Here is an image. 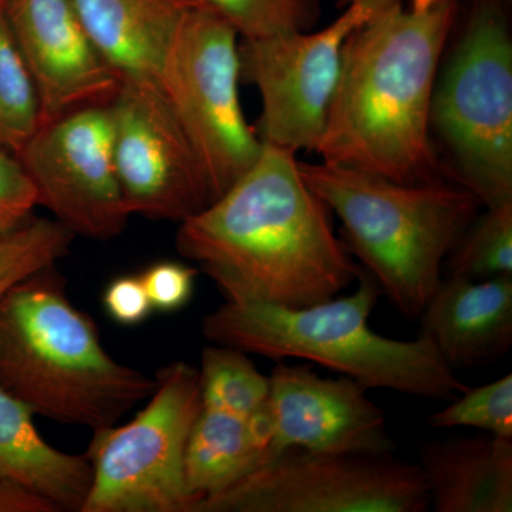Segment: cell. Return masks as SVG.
<instances>
[{
	"instance_id": "obj_1",
	"label": "cell",
	"mask_w": 512,
	"mask_h": 512,
	"mask_svg": "<svg viewBox=\"0 0 512 512\" xmlns=\"http://www.w3.org/2000/svg\"><path fill=\"white\" fill-rule=\"evenodd\" d=\"M175 245L232 302L305 308L360 272L295 153L266 143L224 194L180 222Z\"/></svg>"
},
{
	"instance_id": "obj_2",
	"label": "cell",
	"mask_w": 512,
	"mask_h": 512,
	"mask_svg": "<svg viewBox=\"0 0 512 512\" xmlns=\"http://www.w3.org/2000/svg\"><path fill=\"white\" fill-rule=\"evenodd\" d=\"M458 3L377 13L346 40L315 153L403 184L440 181L429 136L440 57Z\"/></svg>"
},
{
	"instance_id": "obj_3",
	"label": "cell",
	"mask_w": 512,
	"mask_h": 512,
	"mask_svg": "<svg viewBox=\"0 0 512 512\" xmlns=\"http://www.w3.org/2000/svg\"><path fill=\"white\" fill-rule=\"evenodd\" d=\"M53 268L0 301V387L45 419L93 431L113 426L151 396L156 379L106 352Z\"/></svg>"
},
{
	"instance_id": "obj_4",
	"label": "cell",
	"mask_w": 512,
	"mask_h": 512,
	"mask_svg": "<svg viewBox=\"0 0 512 512\" xmlns=\"http://www.w3.org/2000/svg\"><path fill=\"white\" fill-rule=\"evenodd\" d=\"M355 292L343 298L284 308L254 302L222 303L202 320L205 339L281 360H308L369 389L453 400L467 389L429 339L396 340L373 332L369 319L379 285L360 269Z\"/></svg>"
},
{
	"instance_id": "obj_5",
	"label": "cell",
	"mask_w": 512,
	"mask_h": 512,
	"mask_svg": "<svg viewBox=\"0 0 512 512\" xmlns=\"http://www.w3.org/2000/svg\"><path fill=\"white\" fill-rule=\"evenodd\" d=\"M306 185L338 215L350 254L406 318H419L439 288L441 266L476 218L463 185L403 184L355 168L299 163Z\"/></svg>"
},
{
	"instance_id": "obj_6",
	"label": "cell",
	"mask_w": 512,
	"mask_h": 512,
	"mask_svg": "<svg viewBox=\"0 0 512 512\" xmlns=\"http://www.w3.org/2000/svg\"><path fill=\"white\" fill-rule=\"evenodd\" d=\"M505 0H476L431 101L430 126L485 207L512 202V42Z\"/></svg>"
},
{
	"instance_id": "obj_7",
	"label": "cell",
	"mask_w": 512,
	"mask_h": 512,
	"mask_svg": "<svg viewBox=\"0 0 512 512\" xmlns=\"http://www.w3.org/2000/svg\"><path fill=\"white\" fill-rule=\"evenodd\" d=\"M238 32L205 5L188 10L165 52L157 82L201 165L211 202L261 154L239 101Z\"/></svg>"
},
{
	"instance_id": "obj_8",
	"label": "cell",
	"mask_w": 512,
	"mask_h": 512,
	"mask_svg": "<svg viewBox=\"0 0 512 512\" xmlns=\"http://www.w3.org/2000/svg\"><path fill=\"white\" fill-rule=\"evenodd\" d=\"M150 402L124 426L93 431L92 487L80 512H190L185 450L202 409L200 372L185 362L158 370Z\"/></svg>"
},
{
	"instance_id": "obj_9",
	"label": "cell",
	"mask_w": 512,
	"mask_h": 512,
	"mask_svg": "<svg viewBox=\"0 0 512 512\" xmlns=\"http://www.w3.org/2000/svg\"><path fill=\"white\" fill-rule=\"evenodd\" d=\"M420 466L392 454H328L289 448L191 512H424Z\"/></svg>"
},
{
	"instance_id": "obj_10",
	"label": "cell",
	"mask_w": 512,
	"mask_h": 512,
	"mask_svg": "<svg viewBox=\"0 0 512 512\" xmlns=\"http://www.w3.org/2000/svg\"><path fill=\"white\" fill-rule=\"evenodd\" d=\"M345 12L318 32L285 33L244 40L241 76L261 94L258 137L292 151H316L338 84L346 40L387 9L384 0H340Z\"/></svg>"
},
{
	"instance_id": "obj_11",
	"label": "cell",
	"mask_w": 512,
	"mask_h": 512,
	"mask_svg": "<svg viewBox=\"0 0 512 512\" xmlns=\"http://www.w3.org/2000/svg\"><path fill=\"white\" fill-rule=\"evenodd\" d=\"M18 158L37 204L76 237L116 238L131 217L113 154L110 106L72 111L37 128Z\"/></svg>"
},
{
	"instance_id": "obj_12",
	"label": "cell",
	"mask_w": 512,
	"mask_h": 512,
	"mask_svg": "<svg viewBox=\"0 0 512 512\" xmlns=\"http://www.w3.org/2000/svg\"><path fill=\"white\" fill-rule=\"evenodd\" d=\"M113 154L130 215L181 222L211 204L201 165L157 80H120Z\"/></svg>"
},
{
	"instance_id": "obj_13",
	"label": "cell",
	"mask_w": 512,
	"mask_h": 512,
	"mask_svg": "<svg viewBox=\"0 0 512 512\" xmlns=\"http://www.w3.org/2000/svg\"><path fill=\"white\" fill-rule=\"evenodd\" d=\"M363 384L348 376L323 379L311 367L282 362L269 376L266 412L269 460L289 448L328 454H392L384 412Z\"/></svg>"
},
{
	"instance_id": "obj_14",
	"label": "cell",
	"mask_w": 512,
	"mask_h": 512,
	"mask_svg": "<svg viewBox=\"0 0 512 512\" xmlns=\"http://www.w3.org/2000/svg\"><path fill=\"white\" fill-rule=\"evenodd\" d=\"M3 12L35 84L42 124L111 103L119 74L94 46L72 0H6Z\"/></svg>"
},
{
	"instance_id": "obj_15",
	"label": "cell",
	"mask_w": 512,
	"mask_h": 512,
	"mask_svg": "<svg viewBox=\"0 0 512 512\" xmlns=\"http://www.w3.org/2000/svg\"><path fill=\"white\" fill-rule=\"evenodd\" d=\"M421 318V335L453 369L494 362L512 345V275H450Z\"/></svg>"
},
{
	"instance_id": "obj_16",
	"label": "cell",
	"mask_w": 512,
	"mask_h": 512,
	"mask_svg": "<svg viewBox=\"0 0 512 512\" xmlns=\"http://www.w3.org/2000/svg\"><path fill=\"white\" fill-rule=\"evenodd\" d=\"M90 39L120 80H157L165 52L200 0H72Z\"/></svg>"
},
{
	"instance_id": "obj_17",
	"label": "cell",
	"mask_w": 512,
	"mask_h": 512,
	"mask_svg": "<svg viewBox=\"0 0 512 512\" xmlns=\"http://www.w3.org/2000/svg\"><path fill=\"white\" fill-rule=\"evenodd\" d=\"M421 471L437 512H511L512 440L433 441L421 450Z\"/></svg>"
},
{
	"instance_id": "obj_18",
	"label": "cell",
	"mask_w": 512,
	"mask_h": 512,
	"mask_svg": "<svg viewBox=\"0 0 512 512\" xmlns=\"http://www.w3.org/2000/svg\"><path fill=\"white\" fill-rule=\"evenodd\" d=\"M33 416L26 404L0 387V480L42 495L60 511H82L92 487L89 460L50 446Z\"/></svg>"
},
{
	"instance_id": "obj_19",
	"label": "cell",
	"mask_w": 512,
	"mask_h": 512,
	"mask_svg": "<svg viewBox=\"0 0 512 512\" xmlns=\"http://www.w3.org/2000/svg\"><path fill=\"white\" fill-rule=\"evenodd\" d=\"M271 443L266 406L248 417L202 407L185 450V480L194 504L266 463Z\"/></svg>"
},
{
	"instance_id": "obj_20",
	"label": "cell",
	"mask_w": 512,
	"mask_h": 512,
	"mask_svg": "<svg viewBox=\"0 0 512 512\" xmlns=\"http://www.w3.org/2000/svg\"><path fill=\"white\" fill-rule=\"evenodd\" d=\"M201 400L204 409L252 416L269 397V376L262 375L242 350L207 346L201 356Z\"/></svg>"
},
{
	"instance_id": "obj_21",
	"label": "cell",
	"mask_w": 512,
	"mask_h": 512,
	"mask_svg": "<svg viewBox=\"0 0 512 512\" xmlns=\"http://www.w3.org/2000/svg\"><path fill=\"white\" fill-rule=\"evenodd\" d=\"M40 124L35 84L0 8V147L18 156Z\"/></svg>"
},
{
	"instance_id": "obj_22",
	"label": "cell",
	"mask_w": 512,
	"mask_h": 512,
	"mask_svg": "<svg viewBox=\"0 0 512 512\" xmlns=\"http://www.w3.org/2000/svg\"><path fill=\"white\" fill-rule=\"evenodd\" d=\"M74 235L47 218H30L22 227L0 237V301L29 276L55 266L69 254Z\"/></svg>"
},
{
	"instance_id": "obj_23",
	"label": "cell",
	"mask_w": 512,
	"mask_h": 512,
	"mask_svg": "<svg viewBox=\"0 0 512 512\" xmlns=\"http://www.w3.org/2000/svg\"><path fill=\"white\" fill-rule=\"evenodd\" d=\"M451 275L471 279L512 275V202L474 218L451 249Z\"/></svg>"
},
{
	"instance_id": "obj_24",
	"label": "cell",
	"mask_w": 512,
	"mask_h": 512,
	"mask_svg": "<svg viewBox=\"0 0 512 512\" xmlns=\"http://www.w3.org/2000/svg\"><path fill=\"white\" fill-rule=\"evenodd\" d=\"M222 16L244 40L308 29L316 16L315 0H200Z\"/></svg>"
},
{
	"instance_id": "obj_25",
	"label": "cell",
	"mask_w": 512,
	"mask_h": 512,
	"mask_svg": "<svg viewBox=\"0 0 512 512\" xmlns=\"http://www.w3.org/2000/svg\"><path fill=\"white\" fill-rule=\"evenodd\" d=\"M434 429L474 427L488 434L512 440V375L484 386L467 389L429 420Z\"/></svg>"
},
{
	"instance_id": "obj_26",
	"label": "cell",
	"mask_w": 512,
	"mask_h": 512,
	"mask_svg": "<svg viewBox=\"0 0 512 512\" xmlns=\"http://www.w3.org/2000/svg\"><path fill=\"white\" fill-rule=\"evenodd\" d=\"M36 205L35 185L18 156L0 147V237L26 224Z\"/></svg>"
},
{
	"instance_id": "obj_27",
	"label": "cell",
	"mask_w": 512,
	"mask_h": 512,
	"mask_svg": "<svg viewBox=\"0 0 512 512\" xmlns=\"http://www.w3.org/2000/svg\"><path fill=\"white\" fill-rule=\"evenodd\" d=\"M197 274V269L191 266L164 261L148 266L138 276L153 311L175 312L190 302Z\"/></svg>"
},
{
	"instance_id": "obj_28",
	"label": "cell",
	"mask_w": 512,
	"mask_h": 512,
	"mask_svg": "<svg viewBox=\"0 0 512 512\" xmlns=\"http://www.w3.org/2000/svg\"><path fill=\"white\" fill-rule=\"evenodd\" d=\"M104 308L114 322L136 326L153 312L140 276L124 275L111 281L104 292Z\"/></svg>"
},
{
	"instance_id": "obj_29",
	"label": "cell",
	"mask_w": 512,
	"mask_h": 512,
	"mask_svg": "<svg viewBox=\"0 0 512 512\" xmlns=\"http://www.w3.org/2000/svg\"><path fill=\"white\" fill-rule=\"evenodd\" d=\"M42 495L10 481L0 480V512H59Z\"/></svg>"
},
{
	"instance_id": "obj_30",
	"label": "cell",
	"mask_w": 512,
	"mask_h": 512,
	"mask_svg": "<svg viewBox=\"0 0 512 512\" xmlns=\"http://www.w3.org/2000/svg\"><path fill=\"white\" fill-rule=\"evenodd\" d=\"M437 3H460V0H412L410 5L426 8V6L437 5Z\"/></svg>"
},
{
	"instance_id": "obj_31",
	"label": "cell",
	"mask_w": 512,
	"mask_h": 512,
	"mask_svg": "<svg viewBox=\"0 0 512 512\" xmlns=\"http://www.w3.org/2000/svg\"><path fill=\"white\" fill-rule=\"evenodd\" d=\"M6 0H0V8H3V5H5Z\"/></svg>"
}]
</instances>
